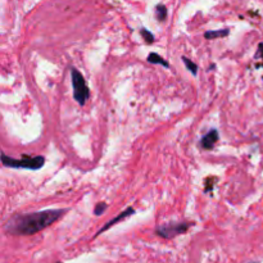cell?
<instances>
[{"mask_svg": "<svg viewBox=\"0 0 263 263\" xmlns=\"http://www.w3.org/2000/svg\"><path fill=\"white\" fill-rule=\"evenodd\" d=\"M218 139H220V135H218V131L216 128H212L211 131L205 134L201 140V145L202 148L205 149V150H211L213 149V146L216 145V142H218Z\"/></svg>", "mask_w": 263, "mask_h": 263, "instance_id": "6", "label": "cell"}, {"mask_svg": "<svg viewBox=\"0 0 263 263\" xmlns=\"http://www.w3.org/2000/svg\"><path fill=\"white\" fill-rule=\"evenodd\" d=\"M140 34H142V36L144 38V41H145L146 44H152V42H154V35L149 31V30L142 28V30H140Z\"/></svg>", "mask_w": 263, "mask_h": 263, "instance_id": "11", "label": "cell"}, {"mask_svg": "<svg viewBox=\"0 0 263 263\" xmlns=\"http://www.w3.org/2000/svg\"><path fill=\"white\" fill-rule=\"evenodd\" d=\"M107 203H104V202H101V203H98L97 205H95V208H94V213H95V216H101L104 213V212L107 211Z\"/></svg>", "mask_w": 263, "mask_h": 263, "instance_id": "12", "label": "cell"}, {"mask_svg": "<svg viewBox=\"0 0 263 263\" xmlns=\"http://www.w3.org/2000/svg\"><path fill=\"white\" fill-rule=\"evenodd\" d=\"M229 34H230L229 28H222V30H218V31L212 30V31L204 32V38L207 39V40H213V39L225 38V36H227Z\"/></svg>", "mask_w": 263, "mask_h": 263, "instance_id": "7", "label": "cell"}, {"mask_svg": "<svg viewBox=\"0 0 263 263\" xmlns=\"http://www.w3.org/2000/svg\"><path fill=\"white\" fill-rule=\"evenodd\" d=\"M1 163L3 166L11 167V168H23V170H31L36 171L40 170L44 163H45V158L42 156L36 157H22L21 160L17 158H11L8 157L5 153H1Z\"/></svg>", "mask_w": 263, "mask_h": 263, "instance_id": "2", "label": "cell"}, {"mask_svg": "<svg viewBox=\"0 0 263 263\" xmlns=\"http://www.w3.org/2000/svg\"><path fill=\"white\" fill-rule=\"evenodd\" d=\"M149 63H154V64H161V66L166 67V68H168L170 67V63L167 62L166 59L162 58V57L160 56V54H157V53H150L148 56V59H146Z\"/></svg>", "mask_w": 263, "mask_h": 263, "instance_id": "8", "label": "cell"}, {"mask_svg": "<svg viewBox=\"0 0 263 263\" xmlns=\"http://www.w3.org/2000/svg\"><path fill=\"white\" fill-rule=\"evenodd\" d=\"M258 54L263 57V42H261L260 44V50H258Z\"/></svg>", "mask_w": 263, "mask_h": 263, "instance_id": "13", "label": "cell"}, {"mask_svg": "<svg viewBox=\"0 0 263 263\" xmlns=\"http://www.w3.org/2000/svg\"><path fill=\"white\" fill-rule=\"evenodd\" d=\"M68 209H45V211L20 213L8 220L4 230L11 235H34L52 226L66 215Z\"/></svg>", "mask_w": 263, "mask_h": 263, "instance_id": "1", "label": "cell"}, {"mask_svg": "<svg viewBox=\"0 0 263 263\" xmlns=\"http://www.w3.org/2000/svg\"><path fill=\"white\" fill-rule=\"evenodd\" d=\"M250 263H257V262H250Z\"/></svg>", "mask_w": 263, "mask_h": 263, "instance_id": "14", "label": "cell"}, {"mask_svg": "<svg viewBox=\"0 0 263 263\" xmlns=\"http://www.w3.org/2000/svg\"><path fill=\"white\" fill-rule=\"evenodd\" d=\"M191 225H193L191 222H170V223H163L158 226L156 232L164 239H172L175 236L185 234Z\"/></svg>", "mask_w": 263, "mask_h": 263, "instance_id": "4", "label": "cell"}, {"mask_svg": "<svg viewBox=\"0 0 263 263\" xmlns=\"http://www.w3.org/2000/svg\"><path fill=\"white\" fill-rule=\"evenodd\" d=\"M181 59H182L183 64L186 66V68L189 69V71H190L191 75H194V76H197V73H198V66H197V64H195L194 62H191L190 59L186 58V57H182V58H181Z\"/></svg>", "mask_w": 263, "mask_h": 263, "instance_id": "10", "label": "cell"}, {"mask_svg": "<svg viewBox=\"0 0 263 263\" xmlns=\"http://www.w3.org/2000/svg\"><path fill=\"white\" fill-rule=\"evenodd\" d=\"M71 79H72L75 101L80 105H85L87 99L90 98V90H89V86L85 81V77L82 76V73L79 69L71 67Z\"/></svg>", "mask_w": 263, "mask_h": 263, "instance_id": "3", "label": "cell"}, {"mask_svg": "<svg viewBox=\"0 0 263 263\" xmlns=\"http://www.w3.org/2000/svg\"><path fill=\"white\" fill-rule=\"evenodd\" d=\"M156 17L160 22H163L167 18V8L163 4H158L156 7Z\"/></svg>", "mask_w": 263, "mask_h": 263, "instance_id": "9", "label": "cell"}, {"mask_svg": "<svg viewBox=\"0 0 263 263\" xmlns=\"http://www.w3.org/2000/svg\"><path fill=\"white\" fill-rule=\"evenodd\" d=\"M134 213H135V209H134V207H127L125 209V211H122L121 213H120V215L117 216V217L112 218L111 221H108L107 223H105V225H104L103 227H101V229L99 230V231H98L97 234H95V238H97V236L101 235V234H103V232H105V231H107V230L111 229L112 226L117 225L118 222L123 221V220H126V218H127V217L132 216V215H134Z\"/></svg>", "mask_w": 263, "mask_h": 263, "instance_id": "5", "label": "cell"}]
</instances>
